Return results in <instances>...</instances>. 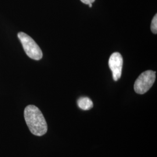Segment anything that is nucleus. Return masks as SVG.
<instances>
[{"mask_svg":"<svg viewBox=\"0 0 157 157\" xmlns=\"http://www.w3.org/2000/svg\"><path fill=\"white\" fill-rule=\"evenodd\" d=\"M24 117L33 135L42 136L47 132V124L42 112L37 107L29 105L25 108Z\"/></svg>","mask_w":157,"mask_h":157,"instance_id":"nucleus-1","label":"nucleus"},{"mask_svg":"<svg viewBox=\"0 0 157 157\" xmlns=\"http://www.w3.org/2000/svg\"><path fill=\"white\" fill-rule=\"evenodd\" d=\"M17 37L22 44L24 51L29 58L37 61L42 58V51L31 37L23 32H19L17 34Z\"/></svg>","mask_w":157,"mask_h":157,"instance_id":"nucleus-2","label":"nucleus"},{"mask_svg":"<svg viewBox=\"0 0 157 157\" xmlns=\"http://www.w3.org/2000/svg\"><path fill=\"white\" fill-rule=\"evenodd\" d=\"M156 72L152 71H146L143 72L135 81L134 90L139 94H143L151 88L154 83Z\"/></svg>","mask_w":157,"mask_h":157,"instance_id":"nucleus-3","label":"nucleus"},{"mask_svg":"<svg viewBox=\"0 0 157 157\" xmlns=\"http://www.w3.org/2000/svg\"><path fill=\"white\" fill-rule=\"evenodd\" d=\"M108 64L112 73L113 78L115 81H118L122 75L123 67V58L118 52L113 53L110 56Z\"/></svg>","mask_w":157,"mask_h":157,"instance_id":"nucleus-4","label":"nucleus"},{"mask_svg":"<svg viewBox=\"0 0 157 157\" xmlns=\"http://www.w3.org/2000/svg\"><path fill=\"white\" fill-rule=\"evenodd\" d=\"M77 104L81 109L84 111L90 110L93 107V101L89 97H86L79 98L77 101Z\"/></svg>","mask_w":157,"mask_h":157,"instance_id":"nucleus-5","label":"nucleus"},{"mask_svg":"<svg viewBox=\"0 0 157 157\" xmlns=\"http://www.w3.org/2000/svg\"><path fill=\"white\" fill-rule=\"evenodd\" d=\"M151 30L154 34L157 33V15L154 17L151 24Z\"/></svg>","mask_w":157,"mask_h":157,"instance_id":"nucleus-6","label":"nucleus"},{"mask_svg":"<svg viewBox=\"0 0 157 157\" xmlns=\"http://www.w3.org/2000/svg\"><path fill=\"white\" fill-rule=\"evenodd\" d=\"M83 3L85 4H93L95 0H80Z\"/></svg>","mask_w":157,"mask_h":157,"instance_id":"nucleus-7","label":"nucleus"},{"mask_svg":"<svg viewBox=\"0 0 157 157\" xmlns=\"http://www.w3.org/2000/svg\"><path fill=\"white\" fill-rule=\"evenodd\" d=\"M89 7H90V8H91V7H92V4H89Z\"/></svg>","mask_w":157,"mask_h":157,"instance_id":"nucleus-8","label":"nucleus"}]
</instances>
